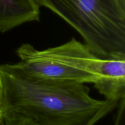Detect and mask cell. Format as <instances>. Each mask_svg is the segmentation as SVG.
Masks as SVG:
<instances>
[{"instance_id": "3957f363", "label": "cell", "mask_w": 125, "mask_h": 125, "mask_svg": "<svg viewBox=\"0 0 125 125\" xmlns=\"http://www.w3.org/2000/svg\"><path fill=\"white\" fill-rule=\"evenodd\" d=\"M16 52L20 61L4 65L10 71L26 79L51 84H94L100 80L98 76L66 64L36 50L29 43L21 45Z\"/></svg>"}, {"instance_id": "5b68a950", "label": "cell", "mask_w": 125, "mask_h": 125, "mask_svg": "<svg viewBox=\"0 0 125 125\" xmlns=\"http://www.w3.org/2000/svg\"><path fill=\"white\" fill-rule=\"evenodd\" d=\"M4 125H44L21 114L6 111L4 114Z\"/></svg>"}, {"instance_id": "7a4b0ae2", "label": "cell", "mask_w": 125, "mask_h": 125, "mask_svg": "<svg viewBox=\"0 0 125 125\" xmlns=\"http://www.w3.org/2000/svg\"><path fill=\"white\" fill-rule=\"evenodd\" d=\"M34 1L73 27L95 54L108 53L124 43L125 0Z\"/></svg>"}, {"instance_id": "277c9868", "label": "cell", "mask_w": 125, "mask_h": 125, "mask_svg": "<svg viewBox=\"0 0 125 125\" xmlns=\"http://www.w3.org/2000/svg\"><path fill=\"white\" fill-rule=\"evenodd\" d=\"M40 8L34 0H0V32L39 21Z\"/></svg>"}, {"instance_id": "6da1fadb", "label": "cell", "mask_w": 125, "mask_h": 125, "mask_svg": "<svg viewBox=\"0 0 125 125\" xmlns=\"http://www.w3.org/2000/svg\"><path fill=\"white\" fill-rule=\"evenodd\" d=\"M2 111L21 114L44 125H95L119 102L98 100L84 84H51L26 79L0 65Z\"/></svg>"}, {"instance_id": "52a82bcc", "label": "cell", "mask_w": 125, "mask_h": 125, "mask_svg": "<svg viewBox=\"0 0 125 125\" xmlns=\"http://www.w3.org/2000/svg\"><path fill=\"white\" fill-rule=\"evenodd\" d=\"M2 89L1 84V78H0V125H4V112L2 108Z\"/></svg>"}, {"instance_id": "8992f818", "label": "cell", "mask_w": 125, "mask_h": 125, "mask_svg": "<svg viewBox=\"0 0 125 125\" xmlns=\"http://www.w3.org/2000/svg\"><path fill=\"white\" fill-rule=\"evenodd\" d=\"M117 112L114 119L113 125H125V98L119 101Z\"/></svg>"}]
</instances>
